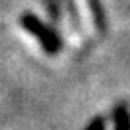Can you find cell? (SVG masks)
Returning <instances> with one entry per match:
<instances>
[{"label": "cell", "instance_id": "1", "mask_svg": "<svg viewBox=\"0 0 130 130\" xmlns=\"http://www.w3.org/2000/svg\"><path fill=\"white\" fill-rule=\"evenodd\" d=\"M21 27L25 29L27 32H31V37H35L38 42H40L42 50H44L48 56H56L57 52L61 50V38L59 35L56 32V29H52L50 25L42 23L37 15H32V13H23L19 19Z\"/></svg>", "mask_w": 130, "mask_h": 130}, {"label": "cell", "instance_id": "2", "mask_svg": "<svg viewBox=\"0 0 130 130\" xmlns=\"http://www.w3.org/2000/svg\"><path fill=\"white\" fill-rule=\"evenodd\" d=\"M63 6H65V12L69 15V25L73 27V31L77 32L78 37L84 35V23H82V15L78 12L75 0H63Z\"/></svg>", "mask_w": 130, "mask_h": 130}, {"label": "cell", "instance_id": "3", "mask_svg": "<svg viewBox=\"0 0 130 130\" xmlns=\"http://www.w3.org/2000/svg\"><path fill=\"white\" fill-rule=\"evenodd\" d=\"M88 8H90V13H92L94 27L103 32L105 31V13H103V8L100 4V0H88Z\"/></svg>", "mask_w": 130, "mask_h": 130}, {"label": "cell", "instance_id": "4", "mask_svg": "<svg viewBox=\"0 0 130 130\" xmlns=\"http://www.w3.org/2000/svg\"><path fill=\"white\" fill-rule=\"evenodd\" d=\"M115 130H130L128 105H119L117 109H115Z\"/></svg>", "mask_w": 130, "mask_h": 130}, {"label": "cell", "instance_id": "5", "mask_svg": "<svg viewBox=\"0 0 130 130\" xmlns=\"http://www.w3.org/2000/svg\"><path fill=\"white\" fill-rule=\"evenodd\" d=\"M46 12H48V15H50L54 25L61 23V4H59V0H46Z\"/></svg>", "mask_w": 130, "mask_h": 130}, {"label": "cell", "instance_id": "6", "mask_svg": "<svg viewBox=\"0 0 130 130\" xmlns=\"http://www.w3.org/2000/svg\"><path fill=\"white\" fill-rule=\"evenodd\" d=\"M88 130H105V119H103V117H98L96 121L90 122Z\"/></svg>", "mask_w": 130, "mask_h": 130}]
</instances>
